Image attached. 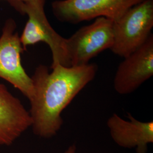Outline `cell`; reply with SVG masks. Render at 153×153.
I'll list each match as a JSON object with an SVG mask.
<instances>
[{
    "label": "cell",
    "mask_w": 153,
    "mask_h": 153,
    "mask_svg": "<svg viewBox=\"0 0 153 153\" xmlns=\"http://www.w3.org/2000/svg\"><path fill=\"white\" fill-rule=\"evenodd\" d=\"M39 65L33 76L34 94L29 111L33 133L39 137L55 136L63 124L62 112L83 88L94 79L98 70L95 64L51 68Z\"/></svg>",
    "instance_id": "obj_1"
},
{
    "label": "cell",
    "mask_w": 153,
    "mask_h": 153,
    "mask_svg": "<svg viewBox=\"0 0 153 153\" xmlns=\"http://www.w3.org/2000/svg\"><path fill=\"white\" fill-rule=\"evenodd\" d=\"M46 0L10 1L15 9L28 16L20 41L24 51L30 45L43 42L49 46L52 55L51 68L60 64L70 67L66 39L57 33L50 25L44 11Z\"/></svg>",
    "instance_id": "obj_2"
},
{
    "label": "cell",
    "mask_w": 153,
    "mask_h": 153,
    "mask_svg": "<svg viewBox=\"0 0 153 153\" xmlns=\"http://www.w3.org/2000/svg\"><path fill=\"white\" fill-rule=\"evenodd\" d=\"M153 27V0H144L133 6L113 23L111 51L126 57L148 40Z\"/></svg>",
    "instance_id": "obj_3"
},
{
    "label": "cell",
    "mask_w": 153,
    "mask_h": 153,
    "mask_svg": "<svg viewBox=\"0 0 153 153\" xmlns=\"http://www.w3.org/2000/svg\"><path fill=\"white\" fill-rule=\"evenodd\" d=\"M144 0H55L52 10L61 22L77 24L104 17L114 22Z\"/></svg>",
    "instance_id": "obj_4"
},
{
    "label": "cell",
    "mask_w": 153,
    "mask_h": 153,
    "mask_svg": "<svg viewBox=\"0 0 153 153\" xmlns=\"http://www.w3.org/2000/svg\"><path fill=\"white\" fill-rule=\"evenodd\" d=\"M113 23L104 17L79 28L69 38L66 47L71 66L87 65L93 57L111 49L114 42Z\"/></svg>",
    "instance_id": "obj_5"
},
{
    "label": "cell",
    "mask_w": 153,
    "mask_h": 153,
    "mask_svg": "<svg viewBox=\"0 0 153 153\" xmlns=\"http://www.w3.org/2000/svg\"><path fill=\"white\" fill-rule=\"evenodd\" d=\"M12 19L6 21L0 37V78L11 83L29 100L34 94L33 80L21 62L24 49Z\"/></svg>",
    "instance_id": "obj_6"
},
{
    "label": "cell",
    "mask_w": 153,
    "mask_h": 153,
    "mask_svg": "<svg viewBox=\"0 0 153 153\" xmlns=\"http://www.w3.org/2000/svg\"><path fill=\"white\" fill-rule=\"evenodd\" d=\"M153 75V35L124 57L116 72L114 87L121 95L134 92Z\"/></svg>",
    "instance_id": "obj_7"
},
{
    "label": "cell",
    "mask_w": 153,
    "mask_h": 153,
    "mask_svg": "<svg viewBox=\"0 0 153 153\" xmlns=\"http://www.w3.org/2000/svg\"><path fill=\"white\" fill-rule=\"evenodd\" d=\"M31 125L29 111L0 83V146H10Z\"/></svg>",
    "instance_id": "obj_8"
},
{
    "label": "cell",
    "mask_w": 153,
    "mask_h": 153,
    "mask_svg": "<svg viewBox=\"0 0 153 153\" xmlns=\"http://www.w3.org/2000/svg\"><path fill=\"white\" fill-rule=\"evenodd\" d=\"M126 120L114 114L107 125L111 136L119 146L136 148L137 153H146L149 143L153 142V122H143L136 119L128 113Z\"/></svg>",
    "instance_id": "obj_9"
},
{
    "label": "cell",
    "mask_w": 153,
    "mask_h": 153,
    "mask_svg": "<svg viewBox=\"0 0 153 153\" xmlns=\"http://www.w3.org/2000/svg\"><path fill=\"white\" fill-rule=\"evenodd\" d=\"M64 153H76V146L74 144L70 146Z\"/></svg>",
    "instance_id": "obj_10"
},
{
    "label": "cell",
    "mask_w": 153,
    "mask_h": 153,
    "mask_svg": "<svg viewBox=\"0 0 153 153\" xmlns=\"http://www.w3.org/2000/svg\"><path fill=\"white\" fill-rule=\"evenodd\" d=\"M9 2H10V1H26V0H8Z\"/></svg>",
    "instance_id": "obj_11"
}]
</instances>
